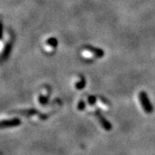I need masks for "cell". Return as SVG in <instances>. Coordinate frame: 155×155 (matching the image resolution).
Here are the masks:
<instances>
[{"instance_id": "1", "label": "cell", "mask_w": 155, "mask_h": 155, "mask_svg": "<svg viewBox=\"0 0 155 155\" xmlns=\"http://www.w3.org/2000/svg\"><path fill=\"white\" fill-rule=\"evenodd\" d=\"M139 99H140L141 106L143 109V110L146 113H151L153 112V106L151 104L148 95L146 94L145 91H140L139 94Z\"/></svg>"}, {"instance_id": "2", "label": "cell", "mask_w": 155, "mask_h": 155, "mask_svg": "<svg viewBox=\"0 0 155 155\" xmlns=\"http://www.w3.org/2000/svg\"><path fill=\"white\" fill-rule=\"evenodd\" d=\"M94 113H95V115H96L97 119L99 120V124H101L102 127L106 131L111 130V128H112V124H111V123H110V122H109L108 121H107V120H106L102 115L101 113L99 112V110H96Z\"/></svg>"}, {"instance_id": "3", "label": "cell", "mask_w": 155, "mask_h": 155, "mask_svg": "<svg viewBox=\"0 0 155 155\" xmlns=\"http://www.w3.org/2000/svg\"><path fill=\"white\" fill-rule=\"evenodd\" d=\"M20 124V121L17 118L10 120H3L0 121V129L1 128H12V127H16Z\"/></svg>"}, {"instance_id": "4", "label": "cell", "mask_w": 155, "mask_h": 155, "mask_svg": "<svg viewBox=\"0 0 155 155\" xmlns=\"http://www.w3.org/2000/svg\"><path fill=\"white\" fill-rule=\"evenodd\" d=\"M88 50L91 53H92L93 55L96 58H102L104 56V51L100 48H95V47H88Z\"/></svg>"}, {"instance_id": "5", "label": "cell", "mask_w": 155, "mask_h": 155, "mask_svg": "<svg viewBox=\"0 0 155 155\" xmlns=\"http://www.w3.org/2000/svg\"><path fill=\"white\" fill-rule=\"evenodd\" d=\"M86 85V80L85 79L82 78L79 81L78 83H76V88L77 89H79V90H81V89H83Z\"/></svg>"}, {"instance_id": "6", "label": "cell", "mask_w": 155, "mask_h": 155, "mask_svg": "<svg viewBox=\"0 0 155 155\" xmlns=\"http://www.w3.org/2000/svg\"><path fill=\"white\" fill-rule=\"evenodd\" d=\"M47 43L48 45L51 46L52 47H56L58 46V40H57V39L52 37V38L48 39V40L47 41Z\"/></svg>"}, {"instance_id": "7", "label": "cell", "mask_w": 155, "mask_h": 155, "mask_svg": "<svg viewBox=\"0 0 155 155\" xmlns=\"http://www.w3.org/2000/svg\"><path fill=\"white\" fill-rule=\"evenodd\" d=\"M39 102H40L41 104H43V105H45L47 102H48V98H47V97H44V96H43V95H41V96L39 97Z\"/></svg>"}, {"instance_id": "8", "label": "cell", "mask_w": 155, "mask_h": 155, "mask_svg": "<svg viewBox=\"0 0 155 155\" xmlns=\"http://www.w3.org/2000/svg\"><path fill=\"white\" fill-rule=\"evenodd\" d=\"M88 102L91 104V105H94L95 103V102H96V98L93 95H91V96L88 97Z\"/></svg>"}, {"instance_id": "9", "label": "cell", "mask_w": 155, "mask_h": 155, "mask_svg": "<svg viewBox=\"0 0 155 155\" xmlns=\"http://www.w3.org/2000/svg\"><path fill=\"white\" fill-rule=\"evenodd\" d=\"M85 103H84V102L83 100H81L80 102L78 103V110H83L85 109Z\"/></svg>"}]
</instances>
